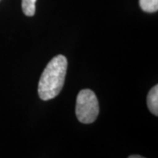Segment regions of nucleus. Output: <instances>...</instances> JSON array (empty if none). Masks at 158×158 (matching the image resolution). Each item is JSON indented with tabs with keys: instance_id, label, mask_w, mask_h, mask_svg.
<instances>
[{
	"instance_id": "f03ea898",
	"label": "nucleus",
	"mask_w": 158,
	"mask_h": 158,
	"mask_svg": "<svg viewBox=\"0 0 158 158\" xmlns=\"http://www.w3.org/2000/svg\"><path fill=\"white\" fill-rule=\"evenodd\" d=\"M99 113L96 94L89 89L82 90L77 97L76 115L81 123L90 124L95 121Z\"/></svg>"
},
{
	"instance_id": "39448f33",
	"label": "nucleus",
	"mask_w": 158,
	"mask_h": 158,
	"mask_svg": "<svg viewBox=\"0 0 158 158\" xmlns=\"http://www.w3.org/2000/svg\"><path fill=\"white\" fill-rule=\"evenodd\" d=\"M36 0H22V10L26 16L32 17L35 13Z\"/></svg>"
},
{
	"instance_id": "7ed1b4c3",
	"label": "nucleus",
	"mask_w": 158,
	"mask_h": 158,
	"mask_svg": "<svg viewBox=\"0 0 158 158\" xmlns=\"http://www.w3.org/2000/svg\"><path fill=\"white\" fill-rule=\"evenodd\" d=\"M148 107L149 111L156 116L158 115V86L155 85L149 90L147 97Z\"/></svg>"
},
{
	"instance_id": "20e7f679",
	"label": "nucleus",
	"mask_w": 158,
	"mask_h": 158,
	"mask_svg": "<svg viewBox=\"0 0 158 158\" xmlns=\"http://www.w3.org/2000/svg\"><path fill=\"white\" fill-rule=\"evenodd\" d=\"M141 10L146 12H156L158 10V0H139Z\"/></svg>"
},
{
	"instance_id": "f257e3e1",
	"label": "nucleus",
	"mask_w": 158,
	"mask_h": 158,
	"mask_svg": "<svg viewBox=\"0 0 158 158\" xmlns=\"http://www.w3.org/2000/svg\"><path fill=\"white\" fill-rule=\"evenodd\" d=\"M68 61L62 55L55 56L48 63L38 85L39 97L42 100L52 99L60 93L64 85Z\"/></svg>"
},
{
	"instance_id": "423d86ee",
	"label": "nucleus",
	"mask_w": 158,
	"mask_h": 158,
	"mask_svg": "<svg viewBox=\"0 0 158 158\" xmlns=\"http://www.w3.org/2000/svg\"><path fill=\"white\" fill-rule=\"evenodd\" d=\"M129 158H142L141 156H130Z\"/></svg>"
}]
</instances>
